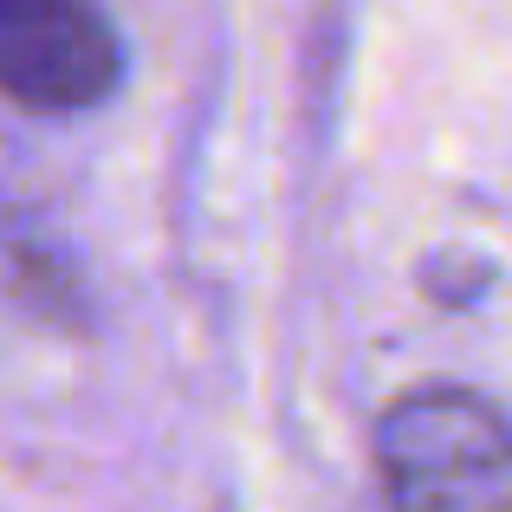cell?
Masks as SVG:
<instances>
[{"label": "cell", "mask_w": 512, "mask_h": 512, "mask_svg": "<svg viewBox=\"0 0 512 512\" xmlns=\"http://www.w3.org/2000/svg\"><path fill=\"white\" fill-rule=\"evenodd\" d=\"M389 512H512V422L480 389L422 383L376 422Z\"/></svg>", "instance_id": "obj_1"}, {"label": "cell", "mask_w": 512, "mask_h": 512, "mask_svg": "<svg viewBox=\"0 0 512 512\" xmlns=\"http://www.w3.org/2000/svg\"><path fill=\"white\" fill-rule=\"evenodd\" d=\"M117 85V33L98 0H0V98L85 111Z\"/></svg>", "instance_id": "obj_2"}]
</instances>
